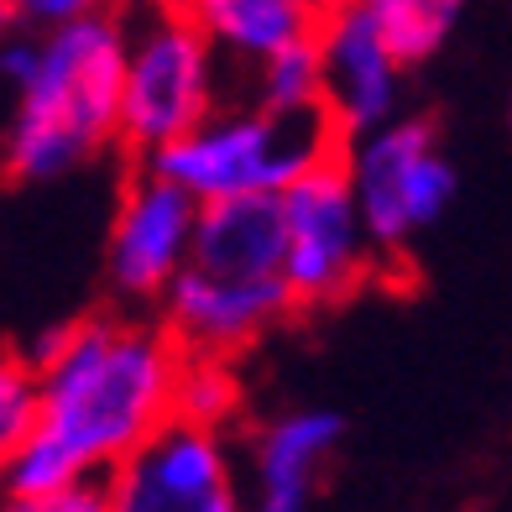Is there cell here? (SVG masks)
Returning a JSON list of instances; mask_svg holds the SVG:
<instances>
[{
    "instance_id": "1",
    "label": "cell",
    "mask_w": 512,
    "mask_h": 512,
    "mask_svg": "<svg viewBox=\"0 0 512 512\" xmlns=\"http://www.w3.org/2000/svg\"><path fill=\"white\" fill-rule=\"evenodd\" d=\"M183 345L142 319H79L37 356L42 429L89 471H115L173 418Z\"/></svg>"
},
{
    "instance_id": "2",
    "label": "cell",
    "mask_w": 512,
    "mask_h": 512,
    "mask_svg": "<svg viewBox=\"0 0 512 512\" xmlns=\"http://www.w3.org/2000/svg\"><path fill=\"white\" fill-rule=\"evenodd\" d=\"M126 27L115 11L42 32L37 74L16 89L6 168L16 183H48L121 142Z\"/></svg>"
},
{
    "instance_id": "3",
    "label": "cell",
    "mask_w": 512,
    "mask_h": 512,
    "mask_svg": "<svg viewBox=\"0 0 512 512\" xmlns=\"http://www.w3.org/2000/svg\"><path fill=\"white\" fill-rule=\"evenodd\" d=\"M340 152H351V131L330 110V100H319L304 110L251 105V110L220 115V121L209 115L204 126L157 147L142 162L183 183L204 204L230 194H283Z\"/></svg>"
},
{
    "instance_id": "4",
    "label": "cell",
    "mask_w": 512,
    "mask_h": 512,
    "mask_svg": "<svg viewBox=\"0 0 512 512\" xmlns=\"http://www.w3.org/2000/svg\"><path fill=\"white\" fill-rule=\"evenodd\" d=\"M126 27V110L121 147L142 162L157 147L189 136L215 110V42L199 32L189 6L121 0Z\"/></svg>"
},
{
    "instance_id": "5",
    "label": "cell",
    "mask_w": 512,
    "mask_h": 512,
    "mask_svg": "<svg viewBox=\"0 0 512 512\" xmlns=\"http://www.w3.org/2000/svg\"><path fill=\"white\" fill-rule=\"evenodd\" d=\"M283 209H288L283 277L293 288V304L324 309V304H340L345 293H356L377 246H371V230L361 220L351 152L319 162L293 189H283Z\"/></svg>"
},
{
    "instance_id": "6",
    "label": "cell",
    "mask_w": 512,
    "mask_h": 512,
    "mask_svg": "<svg viewBox=\"0 0 512 512\" xmlns=\"http://www.w3.org/2000/svg\"><path fill=\"white\" fill-rule=\"evenodd\" d=\"M351 178L377 256H398L413 230H429L455 199V168L429 121H387L366 131L351 157Z\"/></svg>"
},
{
    "instance_id": "7",
    "label": "cell",
    "mask_w": 512,
    "mask_h": 512,
    "mask_svg": "<svg viewBox=\"0 0 512 512\" xmlns=\"http://www.w3.org/2000/svg\"><path fill=\"white\" fill-rule=\"evenodd\" d=\"M194 230H199V199L168 173L142 162L126 183L121 215L110 230V256H105L110 288L131 304L168 298L173 277L194 256Z\"/></svg>"
},
{
    "instance_id": "8",
    "label": "cell",
    "mask_w": 512,
    "mask_h": 512,
    "mask_svg": "<svg viewBox=\"0 0 512 512\" xmlns=\"http://www.w3.org/2000/svg\"><path fill=\"white\" fill-rule=\"evenodd\" d=\"M110 507L121 512H230V465L209 424L168 418L131 460L110 471Z\"/></svg>"
},
{
    "instance_id": "9",
    "label": "cell",
    "mask_w": 512,
    "mask_h": 512,
    "mask_svg": "<svg viewBox=\"0 0 512 512\" xmlns=\"http://www.w3.org/2000/svg\"><path fill=\"white\" fill-rule=\"evenodd\" d=\"M293 309L298 304L288 277H225L189 262L168 288V330L178 335L183 351H209V356L241 351Z\"/></svg>"
},
{
    "instance_id": "10",
    "label": "cell",
    "mask_w": 512,
    "mask_h": 512,
    "mask_svg": "<svg viewBox=\"0 0 512 512\" xmlns=\"http://www.w3.org/2000/svg\"><path fill=\"white\" fill-rule=\"evenodd\" d=\"M324 100L345 121L351 136H366L387 126L392 105H398V58H392L382 27L371 21L366 0L345 6L324 21Z\"/></svg>"
},
{
    "instance_id": "11",
    "label": "cell",
    "mask_w": 512,
    "mask_h": 512,
    "mask_svg": "<svg viewBox=\"0 0 512 512\" xmlns=\"http://www.w3.org/2000/svg\"><path fill=\"white\" fill-rule=\"evenodd\" d=\"M189 262L204 272H225V277H283V262H288L283 194L204 199Z\"/></svg>"
},
{
    "instance_id": "12",
    "label": "cell",
    "mask_w": 512,
    "mask_h": 512,
    "mask_svg": "<svg viewBox=\"0 0 512 512\" xmlns=\"http://www.w3.org/2000/svg\"><path fill=\"white\" fill-rule=\"evenodd\" d=\"M183 6L199 21V32L215 42V53L246 68L298 37H319L330 21L319 0H183Z\"/></svg>"
},
{
    "instance_id": "13",
    "label": "cell",
    "mask_w": 512,
    "mask_h": 512,
    "mask_svg": "<svg viewBox=\"0 0 512 512\" xmlns=\"http://www.w3.org/2000/svg\"><path fill=\"white\" fill-rule=\"evenodd\" d=\"M340 413H293L283 424H272L256 439V481H262V507L267 512H298L314 497L319 465L340 445Z\"/></svg>"
},
{
    "instance_id": "14",
    "label": "cell",
    "mask_w": 512,
    "mask_h": 512,
    "mask_svg": "<svg viewBox=\"0 0 512 512\" xmlns=\"http://www.w3.org/2000/svg\"><path fill=\"white\" fill-rule=\"evenodd\" d=\"M89 476V465L53 439L48 429L27 434L16 450H6V497L11 507H32V512H53V502L68 492L74 481Z\"/></svg>"
},
{
    "instance_id": "15",
    "label": "cell",
    "mask_w": 512,
    "mask_h": 512,
    "mask_svg": "<svg viewBox=\"0 0 512 512\" xmlns=\"http://www.w3.org/2000/svg\"><path fill=\"white\" fill-rule=\"evenodd\" d=\"M251 105L267 110H304L324 100V42L319 37H298L288 48L267 53L262 63L251 68Z\"/></svg>"
},
{
    "instance_id": "16",
    "label": "cell",
    "mask_w": 512,
    "mask_h": 512,
    "mask_svg": "<svg viewBox=\"0 0 512 512\" xmlns=\"http://www.w3.org/2000/svg\"><path fill=\"white\" fill-rule=\"evenodd\" d=\"M460 6L465 0H366L371 21L382 27L392 58H398L403 68L439 53V42L450 37Z\"/></svg>"
},
{
    "instance_id": "17",
    "label": "cell",
    "mask_w": 512,
    "mask_h": 512,
    "mask_svg": "<svg viewBox=\"0 0 512 512\" xmlns=\"http://www.w3.org/2000/svg\"><path fill=\"white\" fill-rule=\"evenodd\" d=\"M236 403H241V387H236V371H230L225 356L183 351L178 387H173V418H189V424L215 429L220 418L236 413Z\"/></svg>"
},
{
    "instance_id": "18",
    "label": "cell",
    "mask_w": 512,
    "mask_h": 512,
    "mask_svg": "<svg viewBox=\"0 0 512 512\" xmlns=\"http://www.w3.org/2000/svg\"><path fill=\"white\" fill-rule=\"evenodd\" d=\"M37 429H42V377H37V366L11 361L0 371V445L16 450Z\"/></svg>"
},
{
    "instance_id": "19",
    "label": "cell",
    "mask_w": 512,
    "mask_h": 512,
    "mask_svg": "<svg viewBox=\"0 0 512 512\" xmlns=\"http://www.w3.org/2000/svg\"><path fill=\"white\" fill-rule=\"evenodd\" d=\"M0 6H6V21L21 32H53V27H68V21L115 11L121 0H0Z\"/></svg>"
},
{
    "instance_id": "20",
    "label": "cell",
    "mask_w": 512,
    "mask_h": 512,
    "mask_svg": "<svg viewBox=\"0 0 512 512\" xmlns=\"http://www.w3.org/2000/svg\"><path fill=\"white\" fill-rule=\"evenodd\" d=\"M37 58H42V42H11L6 58H0V68H6V79L21 89V84L37 74Z\"/></svg>"
},
{
    "instance_id": "21",
    "label": "cell",
    "mask_w": 512,
    "mask_h": 512,
    "mask_svg": "<svg viewBox=\"0 0 512 512\" xmlns=\"http://www.w3.org/2000/svg\"><path fill=\"white\" fill-rule=\"evenodd\" d=\"M324 6V16H335V11H345V6H361V0H319Z\"/></svg>"
}]
</instances>
